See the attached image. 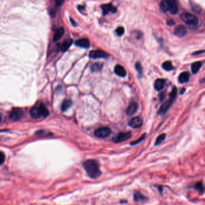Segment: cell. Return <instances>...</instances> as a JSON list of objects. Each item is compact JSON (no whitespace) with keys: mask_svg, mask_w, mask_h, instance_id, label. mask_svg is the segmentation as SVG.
I'll return each mask as SVG.
<instances>
[{"mask_svg":"<svg viewBox=\"0 0 205 205\" xmlns=\"http://www.w3.org/2000/svg\"><path fill=\"white\" fill-rule=\"evenodd\" d=\"M87 175L91 179H96L101 175L99 164L95 159H88L83 164Z\"/></svg>","mask_w":205,"mask_h":205,"instance_id":"1","label":"cell"},{"mask_svg":"<svg viewBox=\"0 0 205 205\" xmlns=\"http://www.w3.org/2000/svg\"><path fill=\"white\" fill-rule=\"evenodd\" d=\"M30 116L34 119H38L42 117H46L49 115V111L43 104L32 108L30 111Z\"/></svg>","mask_w":205,"mask_h":205,"instance_id":"2","label":"cell"},{"mask_svg":"<svg viewBox=\"0 0 205 205\" xmlns=\"http://www.w3.org/2000/svg\"><path fill=\"white\" fill-rule=\"evenodd\" d=\"M176 94H177V88L176 87H173L170 94V99L161 105L159 110V114L160 115L162 116L168 110V109L170 108L172 104L176 99Z\"/></svg>","mask_w":205,"mask_h":205,"instance_id":"3","label":"cell"},{"mask_svg":"<svg viewBox=\"0 0 205 205\" xmlns=\"http://www.w3.org/2000/svg\"><path fill=\"white\" fill-rule=\"evenodd\" d=\"M181 18L184 22L190 25H196L199 23L198 18L195 15L190 13L185 12L182 13Z\"/></svg>","mask_w":205,"mask_h":205,"instance_id":"4","label":"cell"},{"mask_svg":"<svg viewBox=\"0 0 205 205\" xmlns=\"http://www.w3.org/2000/svg\"><path fill=\"white\" fill-rule=\"evenodd\" d=\"M94 136L98 138H105L108 137L111 134V130L107 127H102L97 129L94 133Z\"/></svg>","mask_w":205,"mask_h":205,"instance_id":"5","label":"cell"},{"mask_svg":"<svg viewBox=\"0 0 205 205\" xmlns=\"http://www.w3.org/2000/svg\"><path fill=\"white\" fill-rule=\"evenodd\" d=\"M24 115V113L22 109L19 108H13L10 113V118L13 121H18L20 120Z\"/></svg>","mask_w":205,"mask_h":205,"instance_id":"6","label":"cell"},{"mask_svg":"<svg viewBox=\"0 0 205 205\" xmlns=\"http://www.w3.org/2000/svg\"><path fill=\"white\" fill-rule=\"evenodd\" d=\"M131 137V132H126V133H119L117 136L114 137L113 138V141L116 143H121L128 140Z\"/></svg>","mask_w":205,"mask_h":205,"instance_id":"7","label":"cell"},{"mask_svg":"<svg viewBox=\"0 0 205 205\" xmlns=\"http://www.w3.org/2000/svg\"><path fill=\"white\" fill-rule=\"evenodd\" d=\"M109 56L107 53L102 51V50H93L90 52L89 57L91 59H96L100 58H107Z\"/></svg>","mask_w":205,"mask_h":205,"instance_id":"8","label":"cell"},{"mask_svg":"<svg viewBox=\"0 0 205 205\" xmlns=\"http://www.w3.org/2000/svg\"><path fill=\"white\" fill-rule=\"evenodd\" d=\"M101 8L102 9L104 15L107 14L109 12H112L113 13H115L117 12V8L110 3L102 4L101 5Z\"/></svg>","mask_w":205,"mask_h":205,"instance_id":"9","label":"cell"},{"mask_svg":"<svg viewBox=\"0 0 205 205\" xmlns=\"http://www.w3.org/2000/svg\"><path fill=\"white\" fill-rule=\"evenodd\" d=\"M128 125L133 128H139L143 125V120L139 117H133L130 120Z\"/></svg>","mask_w":205,"mask_h":205,"instance_id":"10","label":"cell"},{"mask_svg":"<svg viewBox=\"0 0 205 205\" xmlns=\"http://www.w3.org/2000/svg\"><path fill=\"white\" fill-rule=\"evenodd\" d=\"M187 33V27L185 25H180L177 26L175 29V34L178 37H181L186 35Z\"/></svg>","mask_w":205,"mask_h":205,"instance_id":"11","label":"cell"},{"mask_svg":"<svg viewBox=\"0 0 205 205\" xmlns=\"http://www.w3.org/2000/svg\"><path fill=\"white\" fill-rule=\"evenodd\" d=\"M159 7L161 11H162L163 13H165L168 11H170L171 8V1L168 0L162 1L160 3Z\"/></svg>","mask_w":205,"mask_h":205,"instance_id":"12","label":"cell"},{"mask_svg":"<svg viewBox=\"0 0 205 205\" xmlns=\"http://www.w3.org/2000/svg\"><path fill=\"white\" fill-rule=\"evenodd\" d=\"M138 110V104L135 102H131L127 110V114L128 116H133L136 113Z\"/></svg>","mask_w":205,"mask_h":205,"instance_id":"13","label":"cell"},{"mask_svg":"<svg viewBox=\"0 0 205 205\" xmlns=\"http://www.w3.org/2000/svg\"><path fill=\"white\" fill-rule=\"evenodd\" d=\"M75 45L77 46L84 48H88L90 46V42L88 39H78L75 42Z\"/></svg>","mask_w":205,"mask_h":205,"instance_id":"14","label":"cell"},{"mask_svg":"<svg viewBox=\"0 0 205 205\" xmlns=\"http://www.w3.org/2000/svg\"><path fill=\"white\" fill-rule=\"evenodd\" d=\"M114 72L116 75L120 77H125L127 75V71L125 68L120 65H117L115 68H114Z\"/></svg>","mask_w":205,"mask_h":205,"instance_id":"15","label":"cell"},{"mask_svg":"<svg viewBox=\"0 0 205 205\" xmlns=\"http://www.w3.org/2000/svg\"><path fill=\"white\" fill-rule=\"evenodd\" d=\"M64 33H65V29L63 27L59 28L56 31L53 36V41L56 42V41H58L59 39H60L61 37L63 36Z\"/></svg>","mask_w":205,"mask_h":205,"instance_id":"16","label":"cell"},{"mask_svg":"<svg viewBox=\"0 0 205 205\" xmlns=\"http://www.w3.org/2000/svg\"><path fill=\"white\" fill-rule=\"evenodd\" d=\"M178 79L181 83H185L188 82L190 79V73L187 72H182L180 74Z\"/></svg>","mask_w":205,"mask_h":205,"instance_id":"17","label":"cell"},{"mask_svg":"<svg viewBox=\"0 0 205 205\" xmlns=\"http://www.w3.org/2000/svg\"><path fill=\"white\" fill-rule=\"evenodd\" d=\"M165 85V81L162 79H158L155 81V88L158 90V91H160L161 90L163 87H164Z\"/></svg>","mask_w":205,"mask_h":205,"instance_id":"18","label":"cell"},{"mask_svg":"<svg viewBox=\"0 0 205 205\" xmlns=\"http://www.w3.org/2000/svg\"><path fill=\"white\" fill-rule=\"evenodd\" d=\"M72 43H73V40L71 39H69L68 40H65L61 46V48H60L61 51L62 52L66 51L69 48V47L71 46Z\"/></svg>","mask_w":205,"mask_h":205,"instance_id":"19","label":"cell"},{"mask_svg":"<svg viewBox=\"0 0 205 205\" xmlns=\"http://www.w3.org/2000/svg\"><path fill=\"white\" fill-rule=\"evenodd\" d=\"M72 101L70 99H66L63 101V102L62 104V111L65 112L67 111L69 108L72 106Z\"/></svg>","mask_w":205,"mask_h":205,"instance_id":"20","label":"cell"},{"mask_svg":"<svg viewBox=\"0 0 205 205\" xmlns=\"http://www.w3.org/2000/svg\"><path fill=\"white\" fill-rule=\"evenodd\" d=\"M134 200L135 202H142L147 200V198L140 192L137 191L134 194Z\"/></svg>","mask_w":205,"mask_h":205,"instance_id":"21","label":"cell"},{"mask_svg":"<svg viewBox=\"0 0 205 205\" xmlns=\"http://www.w3.org/2000/svg\"><path fill=\"white\" fill-rule=\"evenodd\" d=\"M202 65V64L200 62H197L193 63L191 65L192 72L194 74L197 73L199 72V70H200V69L201 68Z\"/></svg>","mask_w":205,"mask_h":205,"instance_id":"22","label":"cell"},{"mask_svg":"<svg viewBox=\"0 0 205 205\" xmlns=\"http://www.w3.org/2000/svg\"><path fill=\"white\" fill-rule=\"evenodd\" d=\"M171 1V8L170 12L172 14H176L178 11V7L176 2L175 1Z\"/></svg>","mask_w":205,"mask_h":205,"instance_id":"23","label":"cell"},{"mask_svg":"<svg viewBox=\"0 0 205 205\" xmlns=\"http://www.w3.org/2000/svg\"><path fill=\"white\" fill-rule=\"evenodd\" d=\"M194 188L201 194H202V193H203L205 192V187H204V185H203V184L202 181L197 182L195 184V185H194Z\"/></svg>","mask_w":205,"mask_h":205,"instance_id":"24","label":"cell"},{"mask_svg":"<svg viewBox=\"0 0 205 205\" xmlns=\"http://www.w3.org/2000/svg\"><path fill=\"white\" fill-rule=\"evenodd\" d=\"M103 66V64L101 63H95L93 64L91 66V70L92 72H98L100 71Z\"/></svg>","mask_w":205,"mask_h":205,"instance_id":"25","label":"cell"},{"mask_svg":"<svg viewBox=\"0 0 205 205\" xmlns=\"http://www.w3.org/2000/svg\"><path fill=\"white\" fill-rule=\"evenodd\" d=\"M162 66L164 69H165L167 71H170V70H172L173 69H174V67H173L171 62H170L169 61L164 62L162 64Z\"/></svg>","mask_w":205,"mask_h":205,"instance_id":"26","label":"cell"},{"mask_svg":"<svg viewBox=\"0 0 205 205\" xmlns=\"http://www.w3.org/2000/svg\"><path fill=\"white\" fill-rule=\"evenodd\" d=\"M166 138V134H162L161 135H159L158 137H157L155 145V146H158L159 144H161L165 139Z\"/></svg>","mask_w":205,"mask_h":205,"instance_id":"27","label":"cell"},{"mask_svg":"<svg viewBox=\"0 0 205 205\" xmlns=\"http://www.w3.org/2000/svg\"><path fill=\"white\" fill-rule=\"evenodd\" d=\"M191 7L193 10L197 13H200L202 11L201 7L199 5H197L195 3L191 2Z\"/></svg>","mask_w":205,"mask_h":205,"instance_id":"28","label":"cell"},{"mask_svg":"<svg viewBox=\"0 0 205 205\" xmlns=\"http://www.w3.org/2000/svg\"><path fill=\"white\" fill-rule=\"evenodd\" d=\"M146 134H144L142 136H141L140 138H139L138 139L136 140V141H133V142H132V143H131V145H133V146H134V145H136L137 144H138V143L142 142V141L146 138Z\"/></svg>","mask_w":205,"mask_h":205,"instance_id":"29","label":"cell"},{"mask_svg":"<svg viewBox=\"0 0 205 205\" xmlns=\"http://www.w3.org/2000/svg\"><path fill=\"white\" fill-rule=\"evenodd\" d=\"M136 69L137 70V72L138 73L139 76H141L143 74V68L141 66V65L139 62H137L136 64Z\"/></svg>","mask_w":205,"mask_h":205,"instance_id":"30","label":"cell"},{"mask_svg":"<svg viewBox=\"0 0 205 205\" xmlns=\"http://www.w3.org/2000/svg\"><path fill=\"white\" fill-rule=\"evenodd\" d=\"M116 33L118 36H122L123 34V33L125 32V29L123 27H119L116 29Z\"/></svg>","mask_w":205,"mask_h":205,"instance_id":"31","label":"cell"},{"mask_svg":"<svg viewBox=\"0 0 205 205\" xmlns=\"http://www.w3.org/2000/svg\"><path fill=\"white\" fill-rule=\"evenodd\" d=\"M36 134L37 136H50V133H48V132H46L44 130H40V131H39L37 132H36Z\"/></svg>","mask_w":205,"mask_h":205,"instance_id":"32","label":"cell"},{"mask_svg":"<svg viewBox=\"0 0 205 205\" xmlns=\"http://www.w3.org/2000/svg\"><path fill=\"white\" fill-rule=\"evenodd\" d=\"M5 161V155L2 152L0 153V163L1 165H2Z\"/></svg>","mask_w":205,"mask_h":205,"instance_id":"33","label":"cell"},{"mask_svg":"<svg viewBox=\"0 0 205 205\" xmlns=\"http://www.w3.org/2000/svg\"><path fill=\"white\" fill-rule=\"evenodd\" d=\"M167 24L169 26H172L175 24V22L173 19H169L167 21Z\"/></svg>","mask_w":205,"mask_h":205,"instance_id":"34","label":"cell"},{"mask_svg":"<svg viewBox=\"0 0 205 205\" xmlns=\"http://www.w3.org/2000/svg\"><path fill=\"white\" fill-rule=\"evenodd\" d=\"M63 2H64L63 1H56V4L57 6H60L61 5H62L63 4Z\"/></svg>","mask_w":205,"mask_h":205,"instance_id":"35","label":"cell"},{"mask_svg":"<svg viewBox=\"0 0 205 205\" xmlns=\"http://www.w3.org/2000/svg\"><path fill=\"white\" fill-rule=\"evenodd\" d=\"M165 98V93H161L159 94V99L160 101H162Z\"/></svg>","mask_w":205,"mask_h":205,"instance_id":"36","label":"cell"},{"mask_svg":"<svg viewBox=\"0 0 205 205\" xmlns=\"http://www.w3.org/2000/svg\"><path fill=\"white\" fill-rule=\"evenodd\" d=\"M205 51H197V52H196V53H194V54H193V55L194 56H196V55H199V54H203V53H205Z\"/></svg>","mask_w":205,"mask_h":205,"instance_id":"37","label":"cell"},{"mask_svg":"<svg viewBox=\"0 0 205 205\" xmlns=\"http://www.w3.org/2000/svg\"><path fill=\"white\" fill-rule=\"evenodd\" d=\"M70 22H71V23H72V24L73 25V26H76V22H75V21L72 19V18H70Z\"/></svg>","mask_w":205,"mask_h":205,"instance_id":"38","label":"cell"},{"mask_svg":"<svg viewBox=\"0 0 205 205\" xmlns=\"http://www.w3.org/2000/svg\"><path fill=\"white\" fill-rule=\"evenodd\" d=\"M184 91H185V88H182V90H181V94H183V93H184Z\"/></svg>","mask_w":205,"mask_h":205,"instance_id":"39","label":"cell"}]
</instances>
